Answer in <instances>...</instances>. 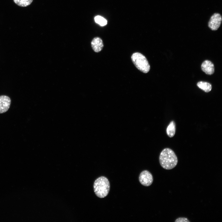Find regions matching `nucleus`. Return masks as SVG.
I'll use <instances>...</instances> for the list:
<instances>
[{
    "label": "nucleus",
    "mask_w": 222,
    "mask_h": 222,
    "mask_svg": "<svg viewBox=\"0 0 222 222\" xmlns=\"http://www.w3.org/2000/svg\"><path fill=\"white\" fill-rule=\"evenodd\" d=\"M139 179L142 185L147 187L150 186L153 180L152 175L147 170L144 171L141 173L139 177Z\"/></svg>",
    "instance_id": "obj_5"
},
{
    "label": "nucleus",
    "mask_w": 222,
    "mask_h": 222,
    "mask_svg": "<svg viewBox=\"0 0 222 222\" xmlns=\"http://www.w3.org/2000/svg\"><path fill=\"white\" fill-rule=\"evenodd\" d=\"M160 164L166 170H171L177 165V157L174 151L169 148L164 149L161 152L159 157Z\"/></svg>",
    "instance_id": "obj_1"
},
{
    "label": "nucleus",
    "mask_w": 222,
    "mask_h": 222,
    "mask_svg": "<svg viewBox=\"0 0 222 222\" xmlns=\"http://www.w3.org/2000/svg\"><path fill=\"white\" fill-rule=\"evenodd\" d=\"M222 20L221 15L219 13H214L211 16L209 19L208 26L212 30L216 31L220 26Z\"/></svg>",
    "instance_id": "obj_4"
},
{
    "label": "nucleus",
    "mask_w": 222,
    "mask_h": 222,
    "mask_svg": "<svg viewBox=\"0 0 222 222\" xmlns=\"http://www.w3.org/2000/svg\"><path fill=\"white\" fill-rule=\"evenodd\" d=\"M201 68L202 70L208 75H212L214 72V64L208 60H206L202 63Z\"/></svg>",
    "instance_id": "obj_8"
},
{
    "label": "nucleus",
    "mask_w": 222,
    "mask_h": 222,
    "mask_svg": "<svg viewBox=\"0 0 222 222\" xmlns=\"http://www.w3.org/2000/svg\"><path fill=\"white\" fill-rule=\"evenodd\" d=\"M91 45L93 50L96 52L101 51L104 47L102 39L98 37H95L92 39Z\"/></svg>",
    "instance_id": "obj_7"
},
{
    "label": "nucleus",
    "mask_w": 222,
    "mask_h": 222,
    "mask_svg": "<svg viewBox=\"0 0 222 222\" xmlns=\"http://www.w3.org/2000/svg\"><path fill=\"white\" fill-rule=\"evenodd\" d=\"M94 20L96 23L102 26H105L107 24V20L103 17L99 15L95 16Z\"/></svg>",
    "instance_id": "obj_12"
},
{
    "label": "nucleus",
    "mask_w": 222,
    "mask_h": 222,
    "mask_svg": "<svg viewBox=\"0 0 222 222\" xmlns=\"http://www.w3.org/2000/svg\"><path fill=\"white\" fill-rule=\"evenodd\" d=\"M175 132V124L173 121H172L168 125L166 129V133L170 138L173 137Z\"/></svg>",
    "instance_id": "obj_10"
},
{
    "label": "nucleus",
    "mask_w": 222,
    "mask_h": 222,
    "mask_svg": "<svg viewBox=\"0 0 222 222\" xmlns=\"http://www.w3.org/2000/svg\"><path fill=\"white\" fill-rule=\"evenodd\" d=\"M197 85L199 88L207 92L210 91L212 88L211 84L205 82H199L197 83Z\"/></svg>",
    "instance_id": "obj_9"
},
{
    "label": "nucleus",
    "mask_w": 222,
    "mask_h": 222,
    "mask_svg": "<svg viewBox=\"0 0 222 222\" xmlns=\"http://www.w3.org/2000/svg\"><path fill=\"white\" fill-rule=\"evenodd\" d=\"M11 102L10 98L8 96H0V113L7 111L9 109Z\"/></svg>",
    "instance_id": "obj_6"
},
{
    "label": "nucleus",
    "mask_w": 222,
    "mask_h": 222,
    "mask_svg": "<svg viewBox=\"0 0 222 222\" xmlns=\"http://www.w3.org/2000/svg\"><path fill=\"white\" fill-rule=\"evenodd\" d=\"M17 5L21 7H26L30 5L33 0H13Z\"/></svg>",
    "instance_id": "obj_11"
},
{
    "label": "nucleus",
    "mask_w": 222,
    "mask_h": 222,
    "mask_svg": "<svg viewBox=\"0 0 222 222\" xmlns=\"http://www.w3.org/2000/svg\"><path fill=\"white\" fill-rule=\"evenodd\" d=\"M132 60L135 67L144 73L148 72L150 66L146 57L139 52L134 53L131 57Z\"/></svg>",
    "instance_id": "obj_3"
},
{
    "label": "nucleus",
    "mask_w": 222,
    "mask_h": 222,
    "mask_svg": "<svg viewBox=\"0 0 222 222\" xmlns=\"http://www.w3.org/2000/svg\"><path fill=\"white\" fill-rule=\"evenodd\" d=\"M190 221L185 217H179L177 219L175 222H189Z\"/></svg>",
    "instance_id": "obj_13"
},
{
    "label": "nucleus",
    "mask_w": 222,
    "mask_h": 222,
    "mask_svg": "<svg viewBox=\"0 0 222 222\" xmlns=\"http://www.w3.org/2000/svg\"><path fill=\"white\" fill-rule=\"evenodd\" d=\"M93 188L94 192L99 198H103L108 194L110 185L108 179L104 176L98 178L95 181Z\"/></svg>",
    "instance_id": "obj_2"
}]
</instances>
